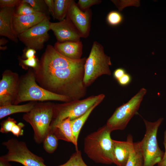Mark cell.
<instances>
[{"label": "cell", "mask_w": 166, "mask_h": 166, "mask_svg": "<svg viewBox=\"0 0 166 166\" xmlns=\"http://www.w3.org/2000/svg\"><path fill=\"white\" fill-rule=\"evenodd\" d=\"M7 47L6 46H0L1 50H5L7 49Z\"/></svg>", "instance_id": "obj_40"}, {"label": "cell", "mask_w": 166, "mask_h": 166, "mask_svg": "<svg viewBox=\"0 0 166 166\" xmlns=\"http://www.w3.org/2000/svg\"><path fill=\"white\" fill-rule=\"evenodd\" d=\"M22 1L30 4L36 11L46 14L47 7L44 0H22Z\"/></svg>", "instance_id": "obj_27"}, {"label": "cell", "mask_w": 166, "mask_h": 166, "mask_svg": "<svg viewBox=\"0 0 166 166\" xmlns=\"http://www.w3.org/2000/svg\"><path fill=\"white\" fill-rule=\"evenodd\" d=\"M125 166H144L140 142H134L133 148Z\"/></svg>", "instance_id": "obj_21"}, {"label": "cell", "mask_w": 166, "mask_h": 166, "mask_svg": "<svg viewBox=\"0 0 166 166\" xmlns=\"http://www.w3.org/2000/svg\"><path fill=\"white\" fill-rule=\"evenodd\" d=\"M132 80L131 75L126 73L118 80L117 81L120 85L124 86L128 85L131 83Z\"/></svg>", "instance_id": "obj_33"}, {"label": "cell", "mask_w": 166, "mask_h": 166, "mask_svg": "<svg viewBox=\"0 0 166 166\" xmlns=\"http://www.w3.org/2000/svg\"><path fill=\"white\" fill-rule=\"evenodd\" d=\"M25 124L22 122L15 124L13 127L11 132L15 136L18 137L23 135V128Z\"/></svg>", "instance_id": "obj_32"}, {"label": "cell", "mask_w": 166, "mask_h": 166, "mask_svg": "<svg viewBox=\"0 0 166 166\" xmlns=\"http://www.w3.org/2000/svg\"><path fill=\"white\" fill-rule=\"evenodd\" d=\"M105 97L104 94H101L92 96L82 100H73L62 104H54L50 130L67 118L69 117L72 120L79 117L96 104L101 102Z\"/></svg>", "instance_id": "obj_5"}, {"label": "cell", "mask_w": 166, "mask_h": 166, "mask_svg": "<svg viewBox=\"0 0 166 166\" xmlns=\"http://www.w3.org/2000/svg\"><path fill=\"white\" fill-rule=\"evenodd\" d=\"M19 59L20 64L23 69H27L28 67H30L33 68L34 69H35L38 65L39 61L38 60L36 56L26 59H22L21 58Z\"/></svg>", "instance_id": "obj_28"}, {"label": "cell", "mask_w": 166, "mask_h": 166, "mask_svg": "<svg viewBox=\"0 0 166 166\" xmlns=\"http://www.w3.org/2000/svg\"><path fill=\"white\" fill-rule=\"evenodd\" d=\"M36 50L32 48H27L25 51L24 55L26 59L31 58L35 56Z\"/></svg>", "instance_id": "obj_37"}, {"label": "cell", "mask_w": 166, "mask_h": 166, "mask_svg": "<svg viewBox=\"0 0 166 166\" xmlns=\"http://www.w3.org/2000/svg\"><path fill=\"white\" fill-rule=\"evenodd\" d=\"M113 164L117 166H125L133 146L132 135H128L125 141L113 140Z\"/></svg>", "instance_id": "obj_14"}, {"label": "cell", "mask_w": 166, "mask_h": 166, "mask_svg": "<svg viewBox=\"0 0 166 166\" xmlns=\"http://www.w3.org/2000/svg\"><path fill=\"white\" fill-rule=\"evenodd\" d=\"M49 12L50 13L53 18H54V0H44Z\"/></svg>", "instance_id": "obj_36"}, {"label": "cell", "mask_w": 166, "mask_h": 166, "mask_svg": "<svg viewBox=\"0 0 166 166\" xmlns=\"http://www.w3.org/2000/svg\"><path fill=\"white\" fill-rule=\"evenodd\" d=\"M102 2L101 0H79L77 5L82 11L90 9L92 6L100 4Z\"/></svg>", "instance_id": "obj_30"}, {"label": "cell", "mask_w": 166, "mask_h": 166, "mask_svg": "<svg viewBox=\"0 0 166 166\" xmlns=\"http://www.w3.org/2000/svg\"><path fill=\"white\" fill-rule=\"evenodd\" d=\"M106 20L107 23L109 26H116L123 22L124 20V17L119 11L112 10L107 14Z\"/></svg>", "instance_id": "obj_24"}, {"label": "cell", "mask_w": 166, "mask_h": 166, "mask_svg": "<svg viewBox=\"0 0 166 166\" xmlns=\"http://www.w3.org/2000/svg\"><path fill=\"white\" fill-rule=\"evenodd\" d=\"M14 8L4 7L0 10V35L5 37L15 42L18 39L14 30L13 19Z\"/></svg>", "instance_id": "obj_15"}, {"label": "cell", "mask_w": 166, "mask_h": 166, "mask_svg": "<svg viewBox=\"0 0 166 166\" xmlns=\"http://www.w3.org/2000/svg\"><path fill=\"white\" fill-rule=\"evenodd\" d=\"M78 29L82 38L88 37L90 31L92 15L91 9L81 10L77 3L71 0L67 15Z\"/></svg>", "instance_id": "obj_13"}, {"label": "cell", "mask_w": 166, "mask_h": 166, "mask_svg": "<svg viewBox=\"0 0 166 166\" xmlns=\"http://www.w3.org/2000/svg\"><path fill=\"white\" fill-rule=\"evenodd\" d=\"M47 16V14L41 12L23 15L14 14L13 23L16 34L18 36L38 24Z\"/></svg>", "instance_id": "obj_16"}, {"label": "cell", "mask_w": 166, "mask_h": 166, "mask_svg": "<svg viewBox=\"0 0 166 166\" xmlns=\"http://www.w3.org/2000/svg\"><path fill=\"white\" fill-rule=\"evenodd\" d=\"M48 101L65 102L72 100L68 97L53 93L42 88L37 83L33 70H29L20 77L18 92L14 105L27 101Z\"/></svg>", "instance_id": "obj_3"}, {"label": "cell", "mask_w": 166, "mask_h": 166, "mask_svg": "<svg viewBox=\"0 0 166 166\" xmlns=\"http://www.w3.org/2000/svg\"><path fill=\"white\" fill-rule=\"evenodd\" d=\"M147 90L143 88L128 102L118 107L108 120L106 125L112 132L123 130L137 113Z\"/></svg>", "instance_id": "obj_9"}, {"label": "cell", "mask_w": 166, "mask_h": 166, "mask_svg": "<svg viewBox=\"0 0 166 166\" xmlns=\"http://www.w3.org/2000/svg\"><path fill=\"white\" fill-rule=\"evenodd\" d=\"M2 144L8 152L0 158L6 161L19 163L23 166H47L43 158L30 151L24 142L12 138Z\"/></svg>", "instance_id": "obj_8"}, {"label": "cell", "mask_w": 166, "mask_h": 166, "mask_svg": "<svg viewBox=\"0 0 166 166\" xmlns=\"http://www.w3.org/2000/svg\"><path fill=\"white\" fill-rule=\"evenodd\" d=\"M49 29L53 32L59 42L79 41L82 38L78 29L67 15L62 21L56 22H50Z\"/></svg>", "instance_id": "obj_12"}, {"label": "cell", "mask_w": 166, "mask_h": 166, "mask_svg": "<svg viewBox=\"0 0 166 166\" xmlns=\"http://www.w3.org/2000/svg\"><path fill=\"white\" fill-rule=\"evenodd\" d=\"M58 140L54 134L50 132L42 143L45 151L49 153H53L58 145Z\"/></svg>", "instance_id": "obj_23"}, {"label": "cell", "mask_w": 166, "mask_h": 166, "mask_svg": "<svg viewBox=\"0 0 166 166\" xmlns=\"http://www.w3.org/2000/svg\"><path fill=\"white\" fill-rule=\"evenodd\" d=\"M101 102H98L91 107L85 113L79 117L71 120L73 134L76 142L77 143L80 132L84 124L93 110Z\"/></svg>", "instance_id": "obj_20"}, {"label": "cell", "mask_w": 166, "mask_h": 166, "mask_svg": "<svg viewBox=\"0 0 166 166\" xmlns=\"http://www.w3.org/2000/svg\"><path fill=\"white\" fill-rule=\"evenodd\" d=\"M0 166H11L9 162L6 161L0 158Z\"/></svg>", "instance_id": "obj_38"}, {"label": "cell", "mask_w": 166, "mask_h": 166, "mask_svg": "<svg viewBox=\"0 0 166 166\" xmlns=\"http://www.w3.org/2000/svg\"><path fill=\"white\" fill-rule=\"evenodd\" d=\"M163 120V118H161L155 122H151L143 119L146 132L140 144L144 166H154L163 156L164 152L159 147L157 139L158 130Z\"/></svg>", "instance_id": "obj_7"}, {"label": "cell", "mask_w": 166, "mask_h": 166, "mask_svg": "<svg viewBox=\"0 0 166 166\" xmlns=\"http://www.w3.org/2000/svg\"><path fill=\"white\" fill-rule=\"evenodd\" d=\"M20 77L18 74L6 69L0 81V106L14 104L18 92Z\"/></svg>", "instance_id": "obj_11"}, {"label": "cell", "mask_w": 166, "mask_h": 166, "mask_svg": "<svg viewBox=\"0 0 166 166\" xmlns=\"http://www.w3.org/2000/svg\"><path fill=\"white\" fill-rule=\"evenodd\" d=\"M126 73V71L124 68H119L116 69L114 71L113 77L117 81Z\"/></svg>", "instance_id": "obj_34"}, {"label": "cell", "mask_w": 166, "mask_h": 166, "mask_svg": "<svg viewBox=\"0 0 166 166\" xmlns=\"http://www.w3.org/2000/svg\"><path fill=\"white\" fill-rule=\"evenodd\" d=\"M17 121L14 118L9 117L3 121L1 123L0 132L3 133H7L11 132L13 126Z\"/></svg>", "instance_id": "obj_29"}, {"label": "cell", "mask_w": 166, "mask_h": 166, "mask_svg": "<svg viewBox=\"0 0 166 166\" xmlns=\"http://www.w3.org/2000/svg\"><path fill=\"white\" fill-rule=\"evenodd\" d=\"M50 132L53 133L58 140L72 143L75 146L76 151L78 150L77 143L73 134L70 118H67L58 124Z\"/></svg>", "instance_id": "obj_18"}, {"label": "cell", "mask_w": 166, "mask_h": 166, "mask_svg": "<svg viewBox=\"0 0 166 166\" xmlns=\"http://www.w3.org/2000/svg\"><path fill=\"white\" fill-rule=\"evenodd\" d=\"M86 58L72 60L56 65H38L33 69L36 81L49 91L72 100L80 99L86 93L83 79Z\"/></svg>", "instance_id": "obj_1"}, {"label": "cell", "mask_w": 166, "mask_h": 166, "mask_svg": "<svg viewBox=\"0 0 166 166\" xmlns=\"http://www.w3.org/2000/svg\"><path fill=\"white\" fill-rule=\"evenodd\" d=\"M8 42V41L4 38H2L0 40V46L4 45Z\"/></svg>", "instance_id": "obj_39"}, {"label": "cell", "mask_w": 166, "mask_h": 166, "mask_svg": "<svg viewBox=\"0 0 166 166\" xmlns=\"http://www.w3.org/2000/svg\"><path fill=\"white\" fill-rule=\"evenodd\" d=\"M37 102L31 101L22 105H10L0 106V119L10 115L19 113H28L34 107Z\"/></svg>", "instance_id": "obj_19"}, {"label": "cell", "mask_w": 166, "mask_h": 166, "mask_svg": "<svg viewBox=\"0 0 166 166\" xmlns=\"http://www.w3.org/2000/svg\"><path fill=\"white\" fill-rule=\"evenodd\" d=\"M111 132L105 125L85 138L84 152L95 162L106 164L113 163Z\"/></svg>", "instance_id": "obj_2"}, {"label": "cell", "mask_w": 166, "mask_h": 166, "mask_svg": "<svg viewBox=\"0 0 166 166\" xmlns=\"http://www.w3.org/2000/svg\"><path fill=\"white\" fill-rule=\"evenodd\" d=\"M15 9L14 14L17 15H23L33 14L38 12L31 6L27 3L21 0V2Z\"/></svg>", "instance_id": "obj_26"}, {"label": "cell", "mask_w": 166, "mask_h": 166, "mask_svg": "<svg viewBox=\"0 0 166 166\" xmlns=\"http://www.w3.org/2000/svg\"><path fill=\"white\" fill-rule=\"evenodd\" d=\"M110 57L105 54L103 46L97 41L93 42L84 66L83 83L86 87L103 75H110Z\"/></svg>", "instance_id": "obj_6"}, {"label": "cell", "mask_w": 166, "mask_h": 166, "mask_svg": "<svg viewBox=\"0 0 166 166\" xmlns=\"http://www.w3.org/2000/svg\"><path fill=\"white\" fill-rule=\"evenodd\" d=\"M54 47L59 53L68 58L75 60L81 58L83 45L80 40L62 42H57Z\"/></svg>", "instance_id": "obj_17"}, {"label": "cell", "mask_w": 166, "mask_h": 166, "mask_svg": "<svg viewBox=\"0 0 166 166\" xmlns=\"http://www.w3.org/2000/svg\"><path fill=\"white\" fill-rule=\"evenodd\" d=\"M49 17H46L42 22L18 36V39L27 48L36 51L42 49L45 42L48 40L49 35Z\"/></svg>", "instance_id": "obj_10"}, {"label": "cell", "mask_w": 166, "mask_h": 166, "mask_svg": "<svg viewBox=\"0 0 166 166\" xmlns=\"http://www.w3.org/2000/svg\"><path fill=\"white\" fill-rule=\"evenodd\" d=\"M54 104L50 102H36L33 109L24 114L23 119L31 126L35 142L43 143L50 131Z\"/></svg>", "instance_id": "obj_4"}, {"label": "cell", "mask_w": 166, "mask_h": 166, "mask_svg": "<svg viewBox=\"0 0 166 166\" xmlns=\"http://www.w3.org/2000/svg\"><path fill=\"white\" fill-rule=\"evenodd\" d=\"M21 2L20 0H0V8L4 7L14 8Z\"/></svg>", "instance_id": "obj_31"}, {"label": "cell", "mask_w": 166, "mask_h": 166, "mask_svg": "<svg viewBox=\"0 0 166 166\" xmlns=\"http://www.w3.org/2000/svg\"><path fill=\"white\" fill-rule=\"evenodd\" d=\"M71 0H54V18L59 21L66 17Z\"/></svg>", "instance_id": "obj_22"}, {"label": "cell", "mask_w": 166, "mask_h": 166, "mask_svg": "<svg viewBox=\"0 0 166 166\" xmlns=\"http://www.w3.org/2000/svg\"><path fill=\"white\" fill-rule=\"evenodd\" d=\"M163 144L165 148V152L162 159L157 164L158 166H166V130L164 132Z\"/></svg>", "instance_id": "obj_35"}, {"label": "cell", "mask_w": 166, "mask_h": 166, "mask_svg": "<svg viewBox=\"0 0 166 166\" xmlns=\"http://www.w3.org/2000/svg\"><path fill=\"white\" fill-rule=\"evenodd\" d=\"M57 166H88L84 161L81 151H76L65 163Z\"/></svg>", "instance_id": "obj_25"}]
</instances>
